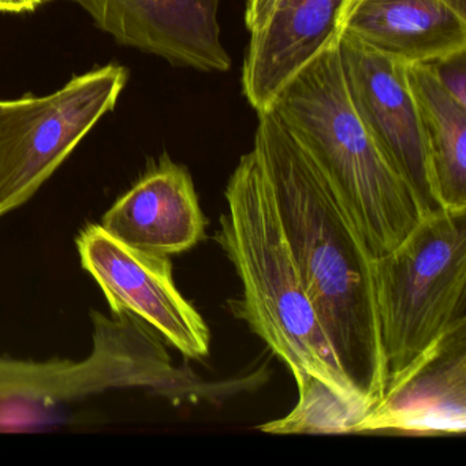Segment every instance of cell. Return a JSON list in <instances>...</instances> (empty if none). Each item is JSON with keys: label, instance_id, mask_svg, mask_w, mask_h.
Listing matches in <instances>:
<instances>
[{"label": "cell", "instance_id": "3", "mask_svg": "<svg viewBox=\"0 0 466 466\" xmlns=\"http://www.w3.org/2000/svg\"><path fill=\"white\" fill-rule=\"evenodd\" d=\"M269 108L337 187L373 258L395 249L424 218L351 105L338 43L302 67Z\"/></svg>", "mask_w": 466, "mask_h": 466}, {"label": "cell", "instance_id": "11", "mask_svg": "<svg viewBox=\"0 0 466 466\" xmlns=\"http://www.w3.org/2000/svg\"><path fill=\"white\" fill-rule=\"evenodd\" d=\"M350 0H278L266 25L250 35L242 94L256 113L319 54L337 45Z\"/></svg>", "mask_w": 466, "mask_h": 466}, {"label": "cell", "instance_id": "14", "mask_svg": "<svg viewBox=\"0 0 466 466\" xmlns=\"http://www.w3.org/2000/svg\"><path fill=\"white\" fill-rule=\"evenodd\" d=\"M441 208L466 211V107L436 80L428 65H409Z\"/></svg>", "mask_w": 466, "mask_h": 466}, {"label": "cell", "instance_id": "18", "mask_svg": "<svg viewBox=\"0 0 466 466\" xmlns=\"http://www.w3.org/2000/svg\"><path fill=\"white\" fill-rule=\"evenodd\" d=\"M53 0H0V13H32L43 5L50 4Z\"/></svg>", "mask_w": 466, "mask_h": 466}, {"label": "cell", "instance_id": "1", "mask_svg": "<svg viewBox=\"0 0 466 466\" xmlns=\"http://www.w3.org/2000/svg\"><path fill=\"white\" fill-rule=\"evenodd\" d=\"M253 151L332 350L360 397L375 408L386 391L373 260L337 187L272 108L258 113Z\"/></svg>", "mask_w": 466, "mask_h": 466}, {"label": "cell", "instance_id": "9", "mask_svg": "<svg viewBox=\"0 0 466 466\" xmlns=\"http://www.w3.org/2000/svg\"><path fill=\"white\" fill-rule=\"evenodd\" d=\"M119 45L176 66L226 73L231 58L220 39L222 0H69Z\"/></svg>", "mask_w": 466, "mask_h": 466}, {"label": "cell", "instance_id": "4", "mask_svg": "<svg viewBox=\"0 0 466 466\" xmlns=\"http://www.w3.org/2000/svg\"><path fill=\"white\" fill-rule=\"evenodd\" d=\"M386 394L455 329L466 326V211L425 215L373 260Z\"/></svg>", "mask_w": 466, "mask_h": 466}, {"label": "cell", "instance_id": "10", "mask_svg": "<svg viewBox=\"0 0 466 466\" xmlns=\"http://www.w3.org/2000/svg\"><path fill=\"white\" fill-rule=\"evenodd\" d=\"M372 432H466V326L441 340L353 428V433Z\"/></svg>", "mask_w": 466, "mask_h": 466}, {"label": "cell", "instance_id": "17", "mask_svg": "<svg viewBox=\"0 0 466 466\" xmlns=\"http://www.w3.org/2000/svg\"><path fill=\"white\" fill-rule=\"evenodd\" d=\"M278 0H248L245 9V26L250 35L266 25Z\"/></svg>", "mask_w": 466, "mask_h": 466}, {"label": "cell", "instance_id": "6", "mask_svg": "<svg viewBox=\"0 0 466 466\" xmlns=\"http://www.w3.org/2000/svg\"><path fill=\"white\" fill-rule=\"evenodd\" d=\"M95 346L81 362L0 359V398L65 400L118 387H148L168 397L203 395L206 384L176 370L151 327L132 316L95 315Z\"/></svg>", "mask_w": 466, "mask_h": 466}, {"label": "cell", "instance_id": "5", "mask_svg": "<svg viewBox=\"0 0 466 466\" xmlns=\"http://www.w3.org/2000/svg\"><path fill=\"white\" fill-rule=\"evenodd\" d=\"M127 78L110 64L47 96L0 100V218L25 204L114 110Z\"/></svg>", "mask_w": 466, "mask_h": 466}, {"label": "cell", "instance_id": "12", "mask_svg": "<svg viewBox=\"0 0 466 466\" xmlns=\"http://www.w3.org/2000/svg\"><path fill=\"white\" fill-rule=\"evenodd\" d=\"M100 226L129 247L170 256L203 241L207 219L187 168L163 155L106 212Z\"/></svg>", "mask_w": 466, "mask_h": 466}, {"label": "cell", "instance_id": "8", "mask_svg": "<svg viewBox=\"0 0 466 466\" xmlns=\"http://www.w3.org/2000/svg\"><path fill=\"white\" fill-rule=\"evenodd\" d=\"M343 78L360 121L398 176L416 196L422 215L441 208L409 65L395 61L342 32Z\"/></svg>", "mask_w": 466, "mask_h": 466}, {"label": "cell", "instance_id": "13", "mask_svg": "<svg viewBox=\"0 0 466 466\" xmlns=\"http://www.w3.org/2000/svg\"><path fill=\"white\" fill-rule=\"evenodd\" d=\"M342 32L405 65L466 50V0H350Z\"/></svg>", "mask_w": 466, "mask_h": 466}, {"label": "cell", "instance_id": "15", "mask_svg": "<svg viewBox=\"0 0 466 466\" xmlns=\"http://www.w3.org/2000/svg\"><path fill=\"white\" fill-rule=\"evenodd\" d=\"M367 411L348 402L319 380L299 386V402L290 413L274 421L264 422L258 431L272 435L313 433V435H343L353 433L357 422Z\"/></svg>", "mask_w": 466, "mask_h": 466}, {"label": "cell", "instance_id": "16", "mask_svg": "<svg viewBox=\"0 0 466 466\" xmlns=\"http://www.w3.org/2000/svg\"><path fill=\"white\" fill-rule=\"evenodd\" d=\"M441 86L466 107V50L427 62Z\"/></svg>", "mask_w": 466, "mask_h": 466}, {"label": "cell", "instance_id": "2", "mask_svg": "<svg viewBox=\"0 0 466 466\" xmlns=\"http://www.w3.org/2000/svg\"><path fill=\"white\" fill-rule=\"evenodd\" d=\"M225 198L228 211L220 217L215 239L242 285V296L228 304L231 312L288 365L297 387L312 379L321 381L368 413L370 406L346 378L305 291L253 149L234 168Z\"/></svg>", "mask_w": 466, "mask_h": 466}, {"label": "cell", "instance_id": "7", "mask_svg": "<svg viewBox=\"0 0 466 466\" xmlns=\"http://www.w3.org/2000/svg\"><path fill=\"white\" fill-rule=\"evenodd\" d=\"M76 242L81 264L116 316L143 321L187 359L208 356L211 332L177 289L168 256L129 247L100 225L86 226Z\"/></svg>", "mask_w": 466, "mask_h": 466}]
</instances>
